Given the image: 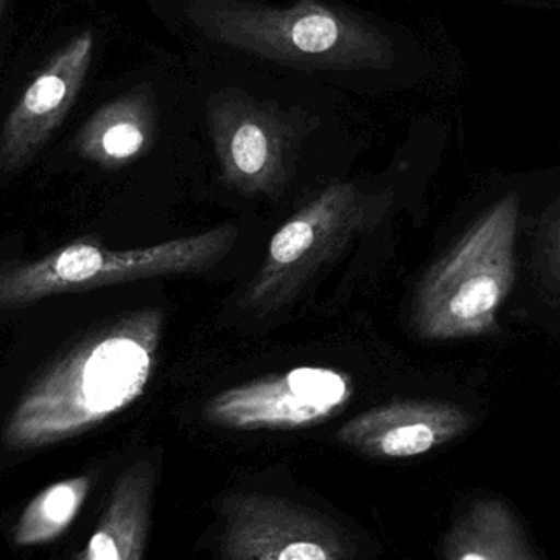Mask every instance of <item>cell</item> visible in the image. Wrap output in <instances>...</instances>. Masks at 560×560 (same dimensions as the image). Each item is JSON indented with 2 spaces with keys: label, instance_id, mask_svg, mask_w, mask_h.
<instances>
[{
  "label": "cell",
  "instance_id": "obj_7",
  "mask_svg": "<svg viewBox=\"0 0 560 560\" xmlns=\"http://www.w3.org/2000/svg\"><path fill=\"white\" fill-rule=\"evenodd\" d=\"M225 560H351L355 546L328 516L290 500L236 493L223 502Z\"/></svg>",
  "mask_w": 560,
  "mask_h": 560
},
{
  "label": "cell",
  "instance_id": "obj_8",
  "mask_svg": "<svg viewBox=\"0 0 560 560\" xmlns=\"http://www.w3.org/2000/svg\"><path fill=\"white\" fill-rule=\"evenodd\" d=\"M354 394L349 375L329 368H296L213 395L203 417L236 431L299 430L338 415Z\"/></svg>",
  "mask_w": 560,
  "mask_h": 560
},
{
  "label": "cell",
  "instance_id": "obj_15",
  "mask_svg": "<svg viewBox=\"0 0 560 560\" xmlns=\"http://www.w3.org/2000/svg\"><path fill=\"white\" fill-rule=\"evenodd\" d=\"M7 0H0V16H2L3 9H5Z\"/></svg>",
  "mask_w": 560,
  "mask_h": 560
},
{
  "label": "cell",
  "instance_id": "obj_14",
  "mask_svg": "<svg viewBox=\"0 0 560 560\" xmlns=\"http://www.w3.org/2000/svg\"><path fill=\"white\" fill-rule=\"evenodd\" d=\"M459 560H487V559L483 558L482 555H479V552L469 551V552H466V555L460 556Z\"/></svg>",
  "mask_w": 560,
  "mask_h": 560
},
{
  "label": "cell",
  "instance_id": "obj_2",
  "mask_svg": "<svg viewBox=\"0 0 560 560\" xmlns=\"http://www.w3.org/2000/svg\"><path fill=\"white\" fill-rule=\"evenodd\" d=\"M186 16L203 38L296 71H385L394 59L382 26L319 0H187Z\"/></svg>",
  "mask_w": 560,
  "mask_h": 560
},
{
  "label": "cell",
  "instance_id": "obj_9",
  "mask_svg": "<svg viewBox=\"0 0 560 560\" xmlns=\"http://www.w3.org/2000/svg\"><path fill=\"white\" fill-rule=\"evenodd\" d=\"M94 33L72 38L38 72L10 112L0 135V170L26 166L68 117L91 68Z\"/></svg>",
  "mask_w": 560,
  "mask_h": 560
},
{
  "label": "cell",
  "instance_id": "obj_5",
  "mask_svg": "<svg viewBox=\"0 0 560 560\" xmlns=\"http://www.w3.org/2000/svg\"><path fill=\"white\" fill-rule=\"evenodd\" d=\"M385 202L354 184H329L272 236L265 262L246 290V303L266 312L292 300L355 236L374 225Z\"/></svg>",
  "mask_w": 560,
  "mask_h": 560
},
{
  "label": "cell",
  "instance_id": "obj_1",
  "mask_svg": "<svg viewBox=\"0 0 560 560\" xmlns=\"http://www.w3.org/2000/svg\"><path fill=\"white\" fill-rule=\"evenodd\" d=\"M163 325L160 308L137 310L79 339L16 401L3 428L7 447L71 440L135 404L153 377Z\"/></svg>",
  "mask_w": 560,
  "mask_h": 560
},
{
  "label": "cell",
  "instance_id": "obj_12",
  "mask_svg": "<svg viewBox=\"0 0 560 560\" xmlns=\"http://www.w3.org/2000/svg\"><path fill=\"white\" fill-rule=\"evenodd\" d=\"M156 110L150 94L128 92L98 108L79 131L75 150L89 163L117 170L137 161L151 147Z\"/></svg>",
  "mask_w": 560,
  "mask_h": 560
},
{
  "label": "cell",
  "instance_id": "obj_4",
  "mask_svg": "<svg viewBox=\"0 0 560 560\" xmlns=\"http://www.w3.org/2000/svg\"><path fill=\"white\" fill-rule=\"evenodd\" d=\"M518 215V199L506 197L428 272L415 300L421 338H467L492 328L515 278Z\"/></svg>",
  "mask_w": 560,
  "mask_h": 560
},
{
  "label": "cell",
  "instance_id": "obj_13",
  "mask_svg": "<svg viewBox=\"0 0 560 560\" xmlns=\"http://www.w3.org/2000/svg\"><path fill=\"white\" fill-rule=\"evenodd\" d=\"M91 489L88 476L72 477L43 490L16 522L13 539L19 546L52 541L74 522Z\"/></svg>",
  "mask_w": 560,
  "mask_h": 560
},
{
  "label": "cell",
  "instance_id": "obj_10",
  "mask_svg": "<svg viewBox=\"0 0 560 560\" xmlns=\"http://www.w3.org/2000/svg\"><path fill=\"white\" fill-rule=\"evenodd\" d=\"M460 408L441 401L395 400L371 408L339 428V443L375 459L421 456L459 433Z\"/></svg>",
  "mask_w": 560,
  "mask_h": 560
},
{
  "label": "cell",
  "instance_id": "obj_3",
  "mask_svg": "<svg viewBox=\"0 0 560 560\" xmlns=\"http://www.w3.org/2000/svg\"><path fill=\"white\" fill-rule=\"evenodd\" d=\"M238 236L235 225H222L199 235L121 252L92 240H78L45 258L0 269V310L20 308L61 293L207 271L230 255Z\"/></svg>",
  "mask_w": 560,
  "mask_h": 560
},
{
  "label": "cell",
  "instance_id": "obj_6",
  "mask_svg": "<svg viewBox=\"0 0 560 560\" xmlns=\"http://www.w3.org/2000/svg\"><path fill=\"white\" fill-rule=\"evenodd\" d=\"M210 138L226 186L245 196H275L285 186L293 160V125L275 102L246 92L210 98Z\"/></svg>",
  "mask_w": 560,
  "mask_h": 560
},
{
  "label": "cell",
  "instance_id": "obj_11",
  "mask_svg": "<svg viewBox=\"0 0 560 560\" xmlns=\"http://www.w3.org/2000/svg\"><path fill=\"white\" fill-rule=\"evenodd\" d=\"M154 487L156 469L150 460L128 467L115 482L101 522L75 560H143Z\"/></svg>",
  "mask_w": 560,
  "mask_h": 560
}]
</instances>
